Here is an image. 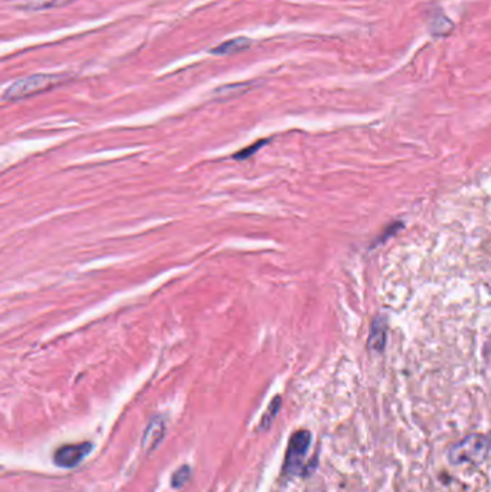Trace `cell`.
Returning <instances> with one entry per match:
<instances>
[{"instance_id":"6da1fadb","label":"cell","mask_w":491,"mask_h":492,"mask_svg":"<svg viewBox=\"0 0 491 492\" xmlns=\"http://www.w3.org/2000/svg\"><path fill=\"white\" fill-rule=\"evenodd\" d=\"M488 452V436L470 435L449 449L448 458L452 465H479L487 459Z\"/></svg>"},{"instance_id":"7a4b0ae2","label":"cell","mask_w":491,"mask_h":492,"mask_svg":"<svg viewBox=\"0 0 491 492\" xmlns=\"http://www.w3.org/2000/svg\"><path fill=\"white\" fill-rule=\"evenodd\" d=\"M65 81V77L58 74H36L24 80L13 82L5 93V100L17 101L29 98L36 94L46 93V91L58 86Z\"/></svg>"},{"instance_id":"3957f363","label":"cell","mask_w":491,"mask_h":492,"mask_svg":"<svg viewBox=\"0 0 491 492\" xmlns=\"http://www.w3.org/2000/svg\"><path fill=\"white\" fill-rule=\"evenodd\" d=\"M310 444H312L310 432L300 430L293 435L288 445L285 465H284V471L287 473H296L300 469Z\"/></svg>"},{"instance_id":"277c9868","label":"cell","mask_w":491,"mask_h":492,"mask_svg":"<svg viewBox=\"0 0 491 492\" xmlns=\"http://www.w3.org/2000/svg\"><path fill=\"white\" fill-rule=\"evenodd\" d=\"M91 449H93V445L89 442L65 445L60 448L55 452V455H53V462H55V465H58L60 468H65V469L75 468L82 462V459L91 452Z\"/></svg>"},{"instance_id":"5b68a950","label":"cell","mask_w":491,"mask_h":492,"mask_svg":"<svg viewBox=\"0 0 491 492\" xmlns=\"http://www.w3.org/2000/svg\"><path fill=\"white\" fill-rule=\"evenodd\" d=\"M166 433V423L165 419L161 416H156L153 417L149 426L145 428L144 430V436L141 441V446L145 452H152L157 448V445L163 441V437H165Z\"/></svg>"},{"instance_id":"8992f818","label":"cell","mask_w":491,"mask_h":492,"mask_svg":"<svg viewBox=\"0 0 491 492\" xmlns=\"http://www.w3.org/2000/svg\"><path fill=\"white\" fill-rule=\"evenodd\" d=\"M388 338V327L384 318H376L372 324V330L369 336V349L373 352H382L385 349Z\"/></svg>"},{"instance_id":"52a82bcc","label":"cell","mask_w":491,"mask_h":492,"mask_svg":"<svg viewBox=\"0 0 491 492\" xmlns=\"http://www.w3.org/2000/svg\"><path fill=\"white\" fill-rule=\"evenodd\" d=\"M251 46V41L247 38H233L231 41H226L221 44L217 48L212 49L211 52L215 55H233L242 52Z\"/></svg>"},{"instance_id":"ba28073f","label":"cell","mask_w":491,"mask_h":492,"mask_svg":"<svg viewBox=\"0 0 491 492\" xmlns=\"http://www.w3.org/2000/svg\"><path fill=\"white\" fill-rule=\"evenodd\" d=\"M71 2H74V0H22L21 8L26 10H44V9L64 6Z\"/></svg>"},{"instance_id":"9c48e42d","label":"cell","mask_w":491,"mask_h":492,"mask_svg":"<svg viewBox=\"0 0 491 492\" xmlns=\"http://www.w3.org/2000/svg\"><path fill=\"white\" fill-rule=\"evenodd\" d=\"M280 406H281V399L280 397H276L274 400H272L268 410L265 412V414L262 416V421H261V429H268L272 423V421H274L278 410H280Z\"/></svg>"},{"instance_id":"30bf717a","label":"cell","mask_w":491,"mask_h":492,"mask_svg":"<svg viewBox=\"0 0 491 492\" xmlns=\"http://www.w3.org/2000/svg\"><path fill=\"white\" fill-rule=\"evenodd\" d=\"M190 468L188 465L179 468L172 477V486L173 488H181L186 485V482L190 480Z\"/></svg>"},{"instance_id":"8fae6325","label":"cell","mask_w":491,"mask_h":492,"mask_svg":"<svg viewBox=\"0 0 491 492\" xmlns=\"http://www.w3.org/2000/svg\"><path fill=\"white\" fill-rule=\"evenodd\" d=\"M264 143H265V141H258V144H253V145H251V147H248V149H245V150H242V152H240V153H236V154H235V158L242 160V158H247V157L252 156V153H256L260 147H262Z\"/></svg>"}]
</instances>
